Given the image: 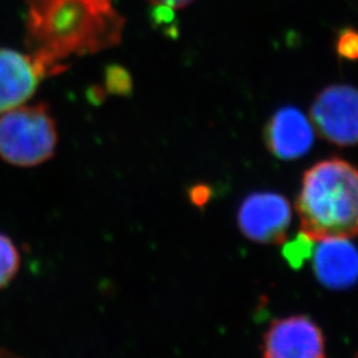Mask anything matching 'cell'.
<instances>
[{"mask_svg": "<svg viewBox=\"0 0 358 358\" xmlns=\"http://www.w3.org/2000/svg\"><path fill=\"white\" fill-rule=\"evenodd\" d=\"M353 358H358V352H357V353H356V356H355V357H353Z\"/></svg>", "mask_w": 358, "mask_h": 358, "instance_id": "16", "label": "cell"}, {"mask_svg": "<svg viewBox=\"0 0 358 358\" xmlns=\"http://www.w3.org/2000/svg\"><path fill=\"white\" fill-rule=\"evenodd\" d=\"M315 142V128L300 109L284 106L269 118L266 143L271 154L282 161L304 157Z\"/></svg>", "mask_w": 358, "mask_h": 358, "instance_id": "9", "label": "cell"}, {"mask_svg": "<svg viewBox=\"0 0 358 358\" xmlns=\"http://www.w3.org/2000/svg\"><path fill=\"white\" fill-rule=\"evenodd\" d=\"M20 268V254L13 241L0 232V289L13 282Z\"/></svg>", "mask_w": 358, "mask_h": 358, "instance_id": "10", "label": "cell"}, {"mask_svg": "<svg viewBox=\"0 0 358 358\" xmlns=\"http://www.w3.org/2000/svg\"><path fill=\"white\" fill-rule=\"evenodd\" d=\"M262 353L263 358H325V337L308 316L278 319L263 337Z\"/></svg>", "mask_w": 358, "mask_h": 358, "instance_id": "6", "label": "cell"}, {"mask_svg": "<svg viewBox=\"0 0 358 358\" xmlns=\"http://www.w3.org/2000/svg\"><path fill=\"white\" fill-rule=\"evenodd\" d=\"M149 1L159 7H167V8L176 10V8H183L189 6L194 0H149Z\"/></svg>", "mask_w": 358, "mask_h": 358, "instance_id": "13", "label": "cell"}, {"mask_svg": "<svg viewBox=\"0 0 358 358\" xmlns=\"http://www.w3.org/2000/svg\"><path fill=\"white\" fill-rule=\"evenodd\" d=\"M120 16L97 0H29L28 34L36 45L34 57L53 75L59 62L117 43Z\"/></svg>", "mask_w": 358, "mask_h": 358, "instance_id": "1", "label": "cell"}, {"mask_svg": "<svg viewBox=\"0 0 358 358\" xmlns=\"http://www.w3.org/2000/svg\"><path fill=\"white\" fill-rule=\"evenodd\" d=\"M57 130L45 103L17 106L0 115V158L19 167L38 166L53 157Z\"/></svg>", "mask_w": 358, "mask_h": 358, "instance_id": "3", "label": "cell"}, {"mask_svg": "<svg viewBox=\"0 0 358 358\" xmlns=\"http://www.w3.org/2000/svg\"><path fill=\"white\" fill-rule=\"evenodd\" d=\"M45 76L34 55L0 48V115L28 101Z\"/></svg>", "mask_w": 358, "mask_h": 358, "instance_id": "7", "label": "cell"}, {"mask_svg": "<svg viewBox=\"0 0 358 358\" xmlns=\"http://www.w3.org/2000/svg\"><path fill=\"white\" fill-rule=\"evenodd\" d=\"M312 251L317 280L329 289L341 291L358 282V250L349 238L332 236L316 241Z\"/></svg>", "mask_w": 358, "mask_h": 358, "instance_id": "8", "label": "cell"}, {"mask_svg": "<svg viewBox=\"0 0 358 358\" xmlns=\"http://www.w3.org/2000/svg\"><path fill=\"white\" fill-rule=\"evenodd\" d=\"M315 243H316V241L310 239L304 232H301L291 242H287L284 247V251H282V255L292 267L299 268L307 260H310Z\"/></svg>", "mask_w": 358, "mask_h": 358, "instance_id": "11", "label": "cell"}, {"mask_svg": "<svg viewBox=\"0 0 358 358\" xmlns=\"http://www.w3.org/2000/svg\"><path fill=\"white\" fill-rule=\"evenodd\" d=\"M315 128L338 146L358 143V90L332 85L321 90L310 109Z\"/></svg>", "mask_w": 358, "mask_h": 358, "instance_id": "4", "label": "cell"}, {"mask_svg": "<svg viewBox=\"0 0 358 358\" xmlns=\"http://www.w3.org/2000/svg\"><path fill=\"white\" fill-rule=\"evenodd\" d=\"M0 358H22L16 355H13L11 352L6 350V349H0Z\"/></svg>", "mask_w": 358, "mask_h": 358, "instance_id": "15", "label": "cell"}, {"mask_svg": "<svg viewBox=\"0 0 358 358\" xmlns=\"http://www.w3.org/2000/svg\"><path fill=\"white\" fill-rule=\"evenodd\" d=\"M291 222V205L278 192H254L244 199L238 210L239 230L256 243H282Z\"/></svg>", "mask_w": 358, "mask_h": 358, "instance_id": "5", "label": "cell"}, {"mask_svg": "<svg viewBox=\"0 0 358 358\" xmlns=\"http://www.w3.org/2000/svg\"><path fill=\"white\" fill-rule=\"evenodd\" d=\"M337 52L340 56L357 60L358 59V32L355 29H344L337 40Z\"/></svg>", "mask_w": 358, "mask_h": 358, "instance_id": "12", "label": "cell"}, {"mask_svg": "<svg viewBox=\"0 0 358 358\" xmlns=\"http://www.w3.org/2000/svg\"><path fill=\"white\" fill-rule=\"evenodd\" d=\"M296 210L301 232L313 241L358 234L357 167L331 158L308 169Z\"/></svg>", "mask_w": 358, "mask_h": 358, "instance_id": "2", "label": "cell"}, {"mask_svg": "<svg viewBox=\"0 0 358 358\" xmlns=\"http://www.w3.org/2000/svg\"><path fill=\"white\" fill-rule=\"evenodd\" d=\"M207 198H208V194L206 192V187H201V189L196 187L195 190H192V199L195 205H205Z\"/></svg>", "mask_w": 358, "mask_h": 358, "instance_id": "14", "label": "cell"}]
</instances>
